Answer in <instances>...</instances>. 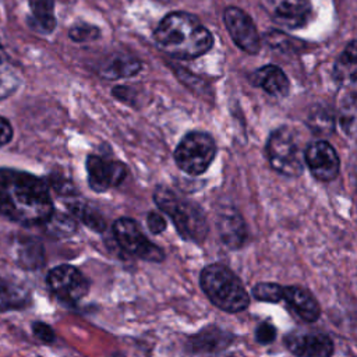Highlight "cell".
Instances as JSON below:
<instances>
[{"label":"cell","mask_w":357,"mask_h":357,"mask_svg":"<svg viewBox=\"0 0 357 357\" xmlns=\"http://www.w3.org/2000/svg\"><path fill=\"white\" fill-rule=\"evenodd\" d=\"M142 68V63L131 56L116 54L107 59L99 68L98 74L107 79H119L127 78L138 74Z\"/></svg>","instance_id":"18"},{"label":"cell","mask_w":357,"mask_h":357,"mask_svg":"<svg viewBox=\"0 0 357 357\" xmlns=\"http://www.w3.org/2000/svg\"><path fill=\"white\" fill-rule=\"evenodd\" d=\"M283 300L305 322H315L321 315V307L317 298L305 287L284 286Z\"/></svg>","instance_id":"15"},{"label":"cell","mask_w":357,"mask_h":357,"mask_svg":"<svg viewBox=\"0 0 357 357\" xmlns=\"http://www.w3.org/2000/svg\"><path fill=\"white\" fill-rule=\"evenodd\" d=\"M45 180L14 169H0V218L32 226L45 225L53 215Z\"/></svg>","instance_id":"1"},{"label":"cell","mask_w":357,"mask_h":357,"mask_svg":"<svg viewBox=\"0 0 357 357\" xmlns=\"http://www.w3.org/2000/svg\"><path fill=\"white\" fill-rule=\"evenodd\" d=\"M21 84V73L8 56V53L0 46V100L13 95Z\"/></svg>","instance_id":"20"},{"label":"cell","mask_w":357,"mask_h":357,"mask_svg":"<svg viewBox=\"0 0 357 357\" xmlns=\"http://www.w3.org/2000/svg\"><path fill=\"white\" fill-rule=\"evenodd\" d=\"M254 85L262 88L265 92L273 96H286L290 88L286 74L278 66L269 64L258 68L251 75Z\"/></svg>","instance_id":"17"},{"label":"cell","mask_w":357,"mask_h":357,"mask_svg":"<svg viewBox=\"0 0 357 357\" xmlns=\"http://www.w3.org/2000/svg\"><path fill=\"white\" fill-rule=\"evenodd\" d=\"M146 223H148V227L149 230L153 233V234H159L162 231H165L166 229V220L165 218L158 213V212H149L148 213V218H146Z\"/></svg>","instance_id":"32"},{"label":"cell","mask_w":357,"mask_h":357,"mask_svg":"<svg viewBox=\"0 0 357 357\" xmlns=\"http://www.w3.org/2000/svg\"><path fill=\"white\" fill-rule=\"evenodd\" d=\"M264 7L276 25L289 29L305 26L312 15L310 0H264Z\"/></svg>","instance_id":"12"},{"label":"cell","mask_w":357,"mask_h":357,"mask_svg":"<svg viewBox=\"0 0 357 357\" xmlns=\"http://www.w3.org/2000/svg\"><path fill=\"white\" fill-rule=\"evenodd\" d=\"M86 172L89 187L96 192L119 185L127 176V167L123 162L99 155L86 158Z\"/></svg>","instance_id":"10"},{"label":"cell","mask_w":357,"mask_h":357,"mask_svg":"<svg viewBox=\"0 0 357 357\" xmlns=\"http://www.w3.org/2000/svg\"><path fill=\"white\" fill-rule=\"evenodd\" d=\"M275 339H276V328L269 321H264L255 328V340L259 344H269Z\"/></svg>","instance_id":"30"},{"label":"cell","mask_w":357,"mask_h":357,"mask_svg":"<svg viewBox=\"0 0 357 357\" xmlns=\"http://www.w3.org/2000/svg\"><path fill=\"white\" fill-rule=\"evenodd\" d=\"M307 124L314 134L319 137H326L331 135L335 130V117L328 109L317 106L311 109L307 117Z\"/></svg>","instance_id":"24"},{"label":"cell","mask_w":357,"mask_h":357,"mask_svg":"<svg viewBox=\"0 0 357 357\" xmlns=\"http://www.w3.org/2000/svg\"><path fill=\"white\" fill-rule=\"evenodd\" d=\"M223 20L229 35L241 50L250 54L259 52V33L248 14L237 7H227L223 13Z\"/></svg>","instance_id":"9"},{"label":"cell","mask_w":357,"mask_h":357,"mask_svg":"<svg viewBox=\"0 0 357 357\" xmlns=\"http://www.w3.org/2000/svg\"><path fill=\"white\" fill-rule=\"evenodd\" d=\"M284 286L272 282H261L252 287V296L265 303H279L283 300Z\"/></svg>","instance_id":"27"},{"label":"cell","mask_w":357,"mask_h":357,"mask_svg":"<svg viewBox=\"0 0 357 357\" xmlns=\"http://www.w3.org/2000/svg\"><path fill=\"white\" fill-rule=\"evenodd\" d=\"M216 225H218L220 240L229 248H233V250L240 248L247 241V237H248L247 226L237 209L231 206L222 208L220 212L218 213Z\"/></svg>","instance_id":"14"},{"label":"cell","mask_w":357,"mask_h":357,"mask_svg":"<svg viewBox=\"0 0 357 357\" xmlns=\"http://www.w3.org/2000/svg\"><path fill=\"white\" fill-rule=\"evenodd\" d=\"M216 155L215 139L204 131L185 134L174 151L176 165L187 174L199 176L213 162Z\"/></svg>","instance_id":"6"},{"label":"cell","mask_w":357,"mask_h":357,"mask_svg":"<svg viewBox=\"0 0 357 357\" xmlns=\"http://www.w3.org/2000/svg\"><path fill=\"white\" fill-rule=\"evenodd\" d=\"M32 331H33V335L45 343H52L56 337L54 331L45 322H33L32 324Z\"/></svg>","instance_id":"31"},{"label":"cell","mask_w":357,"mask_h":357,"mask_svg":"<svg viewBox=\"0 0 357 357\" xmlns=\"http://www.w3.org/2000/svg\"><path fill=\"white\" fill-rule=\"evenodd\" d=\"M153 201L174 223L178 234L188 241L202 243L208 234V222L202 209L172 190L159 185L153 192Z\"/></svg>","instance_id":"4"},{"label":"cell","mask_w":357,"mask_h":357,"mask_svg":"<svg viewBox=\"0 0 357 357\" xmlns=\"http://www.w3.org/2000/svg\"><path fill=\"white\" fill-rule=\"evenodd\" d=\"M199 283L212 304L226 312H240L250 304L244 284L237 275L225 265L212 264L205 266L201 272Z\"/></svg>","instance_id":"3"},{"label":"cell","mask_w":357,"mask_h":357,"mask_svg":"<svg viewBox=\"0 0 357 357\" xmlns=\"http://www.w3.org/2000/svg\"><path fill=\"white\" fill-rule=\"evenodd\" d=\"M284 346L298 357H331L335 351L329 335L311 331H291L283 337Z\"/></svg>","instance_id":"11"},{"label":"cell","mask_w":357,"mask_h":357,"mask_svg":"<svg viewBox=\"0 0 357 357\" xmlns=\"http://www.w3.org/2000/svg\"><path fill=\"white\" fill-rule=\"evenodd\" d=\"M266 155L271 166L284 176H300L304 170V155L293 130L279 127L271 132L266 142Z\"/></svg>","instance_id":"5"},{"label":"cell","mask_w":357,"mask_h":357,"mask_svg":"<svg viewBox=\"0 0 357 357\" xmlns=\"http://www.w3.org/2000/svg\"><path fill=\"white\" fill-rule=\"evenodd\" d=\"M100 35V31L98 26L82 22V24H77L74 26L70 28L68 31V36L71 40L74 42H89V40H95L98 39Z\"/></svg>","instance_id":"28"},{"label":"cell","mask_w":357,"mask_h":357,"mask_svg":"<svg viewBox=\"0 0 357 357\" xmlns=\"http://www.w3.org/2000/svg\"><path fill=\"white\" fill-rule=\"evenodd\" d=\"M68 211L73 216H75L78 220H81L85 226L95 231H103L106 229V222L100 212L89 205L85 201H71L67 204Z\"/></svg>","instance_id":"22"},{"label":"cell","mask_w":357,"mask_h":357,"mask_svg":"<svg viewBox=\"0 0 357 357\" xmlns=\"http://www.w3.org/2000/svg\"><path fill=\"white\" fill-rule=\"evenodd\" d=\"M28 304V293L18 284L0 278V312L18 310Z\"/></svg>","instance_id":"23"},{"label":"cell","mask_w":357,"mask_h":357,"mask_svg":"<svg viewBox=\"0 0 357 357\" xmlns=\"http://www.w3.org/2000/svg\"><path fill=\"white\" fill-rule=\"evenodd\" d=\"M49 289L63 301H78L86 296L89 282L81 271L71 265H59L47 273Z\"/></svg>","instance_id":"8"},{"label":"cell","mask_w":357,"mask_h":357,"mask_svg":"<svg viewBox=\"0 0 357 357\" xmlns=\"http://www.w3.org/2000/svg\"><path fill=\"white\" fill-rule=\"evenodd\" d=\"M156 45L176 59H195L213 45V36L197 17L184 11L167 14L153 32Z\"/></svg>","instance_id":"2"},{"label":"cell","mask_w":357,"mask_h":357,"mask_svg":"<svg viewBox=\"0 0 357 357\" xmlns=\"http://www.w3.org/2000/svg\"><path fill=\"white\" fill-rule=\"evenodd\" d=\"M333 77L340 84L357 82V40L349 42L335 61Z\"/></svg>","instance_id":"19"},{"label":"cell","mask_w":357,"mask_h":357,"mask_svg":"<svg viewBox=\"0 0 357 357\" xmlns=\"http://www.w3.org/2000/svg\"><path fill=\"white\" fill-rule=\"evenodd\" d=\"M311 174L319 181H332L339 174L340 160L335 148L326 141H317L304 151Z\"/></svg>","instance_id":"13"},{"label":"cell","mask_w":357,"mask_h":357,"mask_svg":"<svg viewBox=\"0 0 357 357\" xmlns=\"http://www.w3.org/2000/svg\"><path fill=\"white\" fill-rule=\"evenodd\" d=\"M113 234L121 250L144 261L160 262L165 258L163 251L149 241L135 220L120 218L113 225Z\"/></svg>","instance_id":"7"},{"label":"cell","mask_w":357,"mask_h":357,"mask_svg":"<svg viewBox=\"0 0 357 357\" xmlns=\"http://www.w3.org/2000/svg\"><path fill=\"white\" fill-rule=\"evenodd\" d=\"M33 25L43 33H50L56 26L54 0H28Z\"/></svg>","instance_id":"21"},{"label":"cell","mask_w":357,"mask_h":357,"mask_svg":"<svg viewBox=\"0 0 357 357\" xmlns=\"http://www.w3.org/2000/svg\"><path fill=\"white\" fill-rule=\"evenodd\" d=\"M49 183L53 187V190L61 195H67V197H73L77 195V188L74 185L73 181H70L68 178H64L63 176L59 174H52L49 177Z\"/></svg>","instance_id":"29"},{"label":"cell","mask_w":357,"mask_h":357,"mask_svg":"<svg viewBox=\"0 0 357 357\" xmlns=\"http://www.w3.org/2000/svg\"><path fill=\"white\" fill-rule=\"evenodd\" d=\"M18 261L24 266H36L40 265L43 261V254H42V247L36 241L32 240H25L18 244Z\"/></svg>","instance_id":"26"},{"label":"cell","mask_w":357,"mask_h":357,"mask_svg":"<svg viewBox=\"0 0 357 357\" xmlns=\"http://www.w3.org/2000/svg\"><path fill=\"white\" fill-rule=\"evenodd\" d=\"M233 335L218 328V326H208L201 332L188 337L187 347L192 353H218L226 349L233 342Z\"/></svg>","instance_id":"16"},{"label":"cell","mask_w":357,"mask_h":357,"mask_svg":"<svg viewBox=\"0 0 357 357\" xmlns=\"http://www.w3.org/2000/svg\"><path fill=\"white\" fill-rule=\"evenodd\" d=\"M13 138V127L10 121L0 116V146L7 145Z\"/></svg>","instance_id":"33"},{"label":"cell","mask_w":357,"mask_h":357,"mask_svg":"<svg viewBox=\"0 0 357 357\" xmlns=\"http://www.w3.org/2000/svg\"><path fill=\"white\" fill-rule=\"evenodd\" d=\"M47 231L53 236H70L77 230V223L74 218L66 213L53 212V215L49 218V220L45 223Z\"/></svg>","instance_id":"25"}]
</instances>
